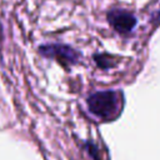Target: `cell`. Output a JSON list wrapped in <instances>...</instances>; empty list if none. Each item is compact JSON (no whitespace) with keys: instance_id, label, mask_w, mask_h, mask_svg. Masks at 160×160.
Returning a JSON list of instances; mask_svg holds the SVG:
<instances>
[{"instance_id":"6da1fadb","label":"cell","mask_w":160,"mask_h":160,"mask_svg":"<svg viewBox=\"0 0 160 160\" xmlns=\"http://www.w3.org/2000/svg\"><path fill=\"white\" fill-rule=\"evenodd\" d=\"M89 110L98 118L109 120L115 118L121 109V94L114 90L98 91L88 98Z\"/></svg>"},{"instance_id":"7a4b0ae2","label":"cell","mask_w":160,"mask_h":160,"mask_svg":"<svg viewBox=\"0 0 160 160\" xmlns=\"http://www.w3.org/2000/svg\"><path fill=\"white\" fill-rule=\"evenodd\" d=\"M40 52L46 58H52L61 64H74L76 62L79 54L70 46L60 44H50L40 48Z\"/></svg>"},{"instance_id":"3957f363","label":"cell","mask_w":160,"mask_h":160,"mask_svg":"<svg viewBox=\"0 0 160 160\" xmlns=\"http://www.w3.org/2000/svg\"><path fill=\"white\" fill-rule=\"evenodd\" d=\"M108 20L110 25L121 34L130 32L136 25V18L124 10H112L108 14Z\"/></svg>"}]
</instances>
